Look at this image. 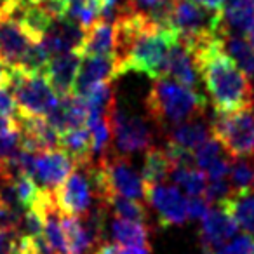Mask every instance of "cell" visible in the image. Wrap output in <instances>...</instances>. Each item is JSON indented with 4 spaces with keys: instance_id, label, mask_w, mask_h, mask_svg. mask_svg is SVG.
I'll use <instances>...</instances> for the list:
<instances>
[{
    "instance_id": "obj_9",
    "label": "cell",
    "mask_w": 254,
    "mask_h": 254,
    "mask_svg": "<svg viewBox=\"0 0 254 254\" xmlns=\"http://www.w3.org/2000/svg\"><path fill=\"white\" fill-rule=\"evenodd\" d=\"M73 167V159L61 148L44 150V152L35 153L32 178L42 190L54 191L66 180Z\"/></svg>"
},
{
    "instance_id": "obj_26",
    "label": "cell",
    "mask_w": 254,
    "mask_h": 254,
    "mask_svg": "<svg viewBox=\"0 0 254 254\" xmlns=\"http://www.w3.org/2000/svg\"><path fill=\"white\" fill-rule=\"evenodd\" d=\"M169 180L174 183V187H180L188 197L204 195L205 185H207L205 174L198 171L197 167L190 166H173Z\"/></svg>"
},
{
    "instance_id": "obj_32",
    "label": "cell",
    "mask_w": 254,
    "mask_h": 254,
    "mask_svg": "<svg viewBox=\"0 0 254 254\" xmlns=\"http://www.w3.org/2000/svg\"><path fill=\"white\" fill-rule=\"evenodd\" d=\"M19 212H16L12 207H9L2 197H0V232L2 230H16L19 221Z\"/></svg>"
},
{
    "instance_id": "obj_31",
    "label": "cell",
    "mask_w": 254,
    "mask_h": 254,
    "mask_svg": "<svg viewBox=\"0 0 254 254\" xmlns=\"http://www.w3.org/2000/svg\"><path fill=\"white\" fill-rule=\"evenodd\" d=\"M211 209V202L204 197V195H195V197L187 198V216L188 219H200Z\"/></svg>"
},
{
    "instance_id": "obj_35",
    "label": "cell",
    "mask_w": 254,
    "mask_h": 254,
    "mask_svg": "<svg viewBox=\"0 0 254 254\" xmlns=\"http://www.w3.org/2000/svg\"><path fill=\"white\" fill-rule=\"evenodd\" d=\"M117 254H152L150 247H117Z\"/></svg>"
},
{
    "instance_id": "obj_3",
    "label": "cell",
    "mask_w": 254,
    "mask_h": 254,
    "mask_svg": "<svg viewBox=\"0 0 254 254\" xmlns=\"http://www.w3.org/2000/svg\"><path fill=\"white\" fill-rule=\"evenodd\" d=\"M178 40V33L171 28H162L153 23L141 28L119 54V73L138 71L150 78L162 77L169 47Z\"/></svg>"
},
{
    "instance_id": "obj_2",
    "label": "cell",
    "mask_w": 254,
    "mask_h": 254,
    "mask_svg": "<svg viewBox=\"0 0 254 254\" xmlns=\"http://www.w3.org/2000/svg\"><path fill=\"white\" fill-rule=\"evenodd\" d=\"M145 108L159 131L166 132L176 124L205 115L207 98L169 77H157L145 99Z\"/></svg>"
},
{
    "instance_id": "obj_28",
    "label": "cell",
    "mask_w": 254,
    "mask_h": 254,
    "mask_svg": "<svg viewBox=\"0 0 254 254\" xmlns=\"http://www.w3.org/2000/svg\"><path fill=\"white\" fill-rule=\"evenodd\" d=\"M12 190H14V197L23 211L32 207L40 193V187L35 183V180H33L32 176H28V174H19V176H16L14 180H12Z\"/></svg>"
},
{
    "instance_id": "obj_10",
    "label": "cell",
    "mask_w": 254,
    "mask_h": 254,
    "mask_svg": "<svg viewBox=\"0 0 254 254\" xmlns=\"http://www.w3.org/2000/svg\"><path fill=\"white\" fill-rule=\"evenodd\" d=\"M237 230L239 226H237V221L233 219L228 207L223 202L214 204V207L209 209L207 214L202 218L200 242L204 253H209V251L226 244L230 239L235 237Z\"/></svg>"
},
{
    "instance_id": "obj_18",
    "label": "cell",
    "mask_w": 254,
    "mask_h": 254,
    "mask_svg": "<svg viewBox=\"0 0 254 254\" xmlns=\"http://www.w3.org/2000/svg\"><path fill=\"white\" fill-rule=\"evenodd\" d=\"M221 25L226 32L247 37L254 28V5L247 0H226L221 9Z\"/></svg>"
},
{
    "instance_id": "obj_4",
    "label": "cell",
    "mask_w": 254,
    "mask_h": 254,
    "mask_svg": "<svg viewBox=\"0 0 254 254\" xmlns=\"http://www.w3.org/2000/svg\"><path fill=\"white\" fill-rule=\"evenodd\" d=\"M211 134L221 143L230 159L254 157V110L219 113L209 120Z\"/></svg>"
},
{
    "instance_id": "obj_8",
    "label": "cell",
    "mask_w": 254,
    "mask_h": 254,
    "mask_svg": "<svg viewBox=\"0 0 254 254\" xmlns=\"http://www.w3.org/2000/svg\"><path fill=\"white\" fill-rule=\"evenodd\" d=\"M145 198L155 211L162 228L181 226L187 223V197L174 185H150L145 187Z\"/></svg>"
},
{
    "instance_id": "obj_5",
    "label": "cell",
    "mask_w": 254,
    "mask_h": 254,
    "mask_svg": "<svg viewBox=\"0 0 254 254\" xmlns=\"http://www.w3.org/2000/svg\"><path fill=\"white\" fill-rule=\"evenodd\" d=\"M9 89L14 94L21 115L46 117L60 101V96L42 73H28L12 68Z\"/></svg>"
},
{
    "instance_id": "obj_12",
    "label": "cell",
    "mask_w": 254,
    "mask_h": 254,
    "mask_svg": "<svg viewBox=\"0 0 254 254\" xmlns=\"http://www.w3.org/2000/svg\"><path fill=\"white\" fill-rule=\"evenodd\" d=\"M117 77H120V73L115 56H82L71 94L82 96L92 85L110 82Z\"/></svg>"
},
{
    "instance_id": "obj_29",
    "label": "cell",
    "mask_w": 254,
    "mask_h": 254,
    "mask_svg": "<svg viewBox=\"0 0 254 254\" xmlns=\"http://www.w3.org/2000/svg\"><path fill=\"white\" fill-rule=\"evenodd\" d=\"M223 152H225V148L221 146V143H219L214 136H211V138H207L202 145H198L197 148L193 150L195 167H197L198 171H204L205 173V169H207L212 162H216L219 157L225 155Z\"/></svg>"
},
{
    "instance_id": "obj_23",
    "label": "cell",
    "mask_w": 254,
    "mask_h": 254,
    "mask_svg": "<svg viewBox=\"0 0 254 254\" xmlns=\"http://www.w3.org/2000/svg\"><path fill=\"white\" fill-rule=\"evenodd\" d=\"M223 204L232 212L233 219L237 221V226L246 232L251 239H254V191H240L233 193L230 198L223 200Z\"/></svg>"
},
{
    "instance_id": "obj_24",
    "label": "cell",
    "mask_w": 254,
    "mask_h": 254,
    "mask_svg": "<svg viewBox=\"0 0 254 254\" xmlns=\"http://www.w3.org/2000/svg\"><path fill=\"white\" fill-rule=\"evenodd\" d=\"M61 228L66 240L68 254H91L94 251V244L89 239L78 216L61 214Z\"/></svg>"
},
{
    "instance_id": "obj_36",
    "label": "cell",
    "mask_w": 254,
    "mask_h": 254,
    "mask_svg": "<svg viewBox=\"0 0 254 254\" xmlns=\"http://www.w3.org/2000/svg\"><path fill=\"white\" fill-rule=\"evenodd\" d=\"M60 2H63L64 5H71V4H77V2H84V0H60Z\"/></svg>"
},
{
    "instance_id": "obj_22",
    "label": "cell",
    "mask_w": 254,
    "mask_h": 254,
    "mask_svg": "<svg viewBox=\"0 0 254 254\" xmlns=\"http://www.w3.org/2000/svg\"><path fill=\"white\" fill-rule=\"evenodd\" d=\"M112 239L127 247H150V228L146 223H136L129 219H112Z\"/></svg>"
},
{
    "instance_id": "obj_15",
    "label": "cell",
    "mask_w": 254,
    "mask_h": 254,
    "mask_svg": "<svg viewBox=\"0 0 254 254\" xmlns=\"http://www.w3.org/2000/svg\"><path fill=\"white\" fill-rule=\"evenodd\" d=\"M162 77H169L191 89H197L198 82H200L193 56L180 39L169 47L166 63H164Z\"/></svg>"
},
{
    "instance_id": "obj_7",
    "label": "cell",
    "mask_w": 254,
    "mask_h": 254,
    "mask_svg": "<svg viewBox=\"0 0 254 254\" xmlns=\"http://www.w3.org/2000/svg\"><path fill=\"white\" fill-rule=\"evenodd\" d=\"M91 164L75 166L66 180L53 191L56 207L61 214L82 216L94 205L96 193L91 178Z\"/></svg>"
},
{
    "instance_id": "obj_37",
    "label": "cell",
    "mask_w": 254,
    "mask_h": 254,
    "mask_svg": "<svg viewBox=\"0 0 254 254\" xmlns=\"http://www.w3.org/2000/svg\"><path fill=\"white\" fill-rule=\"evenodd\" d=\"M9 122H11V120L4 119V117H0V129H2V127H4V126H7Z\"/></svg>"
},
{
    "instance_id": "obj_27",
    "label": "cell",
    "mask_w": 254,
    "mask_h": 254,
    "mask_svg": "<svg viewBox=\"0 0 254 254\" xmlns=\"http://www.w3.org/2000/svg\"><path fill=\"white\" fill-rule=\"evenodd\" d=\"M228 181L233 193L247 191L254 188V157L232 159Z\"/></svg>"
},
{
    "instance_id": "obj_21",
    "label": "cell",
    "mask_w": 254,
    "mask_h": 254,
    "mask_svg": "<svg viewBox=\"0 0 254 254\" xmlns=\"http://www.w3.org/2000/svg\"><path fill=\"white\" fill-rule=\"evenodd\" d=\"M171 169H173V162H171L166 148L152 145L145 152V162H143L141 169L143 185L150 187V185L164 183L166 180H169Z\"/></svg>"
},
{
    "instance_id": "obj_40",
    "label": "cell",
    "mask_w": 254,
    "mask_h": 254,
    "mask_svg": "<svg viewBox=\"0 0 254 254\" xmlns=\"http://www.w3.org/2000/svg\"><path fill=\"white\" fill-rule=\"evenodd\" d=\"M247 2H251V4H253V5H254V0H247Z\"/></svg>"
},
{
    "instance_id": "obj_6",
    "label": "cell",
    "mask_w": 254,
    "mask_h": 254,
    "mask_svg": "<svg viewBox=\"0 0 254 254\" xmlns=\"http://www.w3.org/2000/svg\"><path fill=\"white\" fill-rule=\"evenodd\" d=\"M112 127V150L120 155L131 157L134 153L146 152L153 145V131L146 119L120 110L117 103L108 113Z\"/></svg>"
},
{
    "instance_id": "obj_20",
    "label": "cell",
    "mask_w": 254,
    "mask_h": 254,
    "mask_svg": "<svg viewBox=\"0 0 254 254\" xmlns=\"http://www.w3.org/2000/svg\"><path fill=\"white\" fill-rule=\"evenodd\" d=\"M60 148L73 159L75 166L92 162L91 132L87 127H75L60 134Z\"/></svg>"
},
{
    "instance_id": "obj_33",
    "label": "cell",
    "mask_w": 254,
    "mask_h": 254,
    "mask_svg": "<svg viewBox=\"0 0 254 254\" xmlns=\"http://www.w3.org/2000/svg\"><path fill=\"white\" fill-rule=\"evenodd\" d=\"M11 77H12V68L0 60V87H7L11 84Z\"/></svg>"
},
{
    "instance_id": "obj_11",
    "label": "cell",
    "mask_w": 254,
    "mask_h": 254,
    "mask_svg": "<svg viewBox=\"0 0 254 254\" xmlns=\"http://www.w3.org/2000/svg\"><path fill=\"white\" fill-rule=\"evenodd\" d=\"M84 37L85 30L80 25H77L73 19L63 16V18L54 19L51 28L42 37L40 44H42L44 49L47 51V54L51 58L56 56V54L73 53V51L80 53Z\"/></svg>"
},
{
    "instance_id": "obj_30",
    "label": "cell",
    "mask_w": 254,
    "mask_h": 254,
    "mask_svg": "<svg viewBox=\"0 0 254 254\" xmlns=\"http://www.w3.org/2000/svg\"><path fill=\"white\" fill-rule=\"evenodd\" d=\"M19 115L18 103L12 94V91L7 87H0V117H4L7 120H16Z\"/></svg>"
},
{
    "instance_id": "obj_34",
    "label": "cell",
    "mask_w": 254,
    "mask_h": 254,
    "mask_svg": "<svg viewBox=\"0 0 254 254\" xmlns=\"http://www.w3.org/2000/svg\"><path fill=\"white\" fill-rule=\"evenodd\" d=\"M191 2L202 5V7L212 9V11H221L223 5L226 4V0H191Z\"/></svg>"
},
{
    "instance_id": "obj_16",
    "label": "cell",
    "mask_w": 254,
    "mask_h": 254,
    "mask_svg": "<svg viewBox=\"0 0 254 254\" xmlns=\"http://www.w3.org/2000/svg\"><path fill=\"white\" fill-rule=\"evenodd\" d=\"M117 30L113 19L98 18L85 30L80 47L82 56H115Z\"/></svg>"
},
{
    "instance_id": "obj_41",
    "label": "cell",
    "mask_w": 254,
    "mask_h": 254,
    "mask_svg": "<svg viewBox=\"0 0 254 254\" xmlns=\"http://www.w3.org/2000/svg\"><path fill=\"white\" fill-rule=\"evenodd\" d=\"M253 254H254V251H253Z\"/></svg>"
},
{
    "instance_id": "obj_17",
    "label": "cell",
    "mask_w": 254,
    "mask_h": 254,
    "mask_svg": "<svg viewBox=\"0 0 254 254\" xmlns=\"http://www.w3.org/2000/svg\"><path fill=\"white\" fill-rule=\"evenodd\" d=\"M167 143L180 146L188 152H193L198 145L205 141L207 138H211V124L205 119V115L193 117L190 120H185L181 124L169 127L166 132Z\"/></svg>"
},
{
    "instance_id": "obj_13",
    "label": "cell",
    "mask_w": 254,
    "mask_h": 254,
    "mask_svg": "<svg viewBox=\"0 0 254 254\" xmlns=\"http://www.w3.org/2000/svg\"><path fill=\"white\" fill-rule=\"evenodd\" d=\"M32 44L12 16H0V60L11 68H19Z\"/></svg>"
},
{
    "instance_id": "obj_25",
    "label": "cell",
    "mask_w": 254,
    "mask_h": 254,
    "mask_svg": "<svg viewBox=\"0 0 254 254\" xmlns=\"http://www.w3.org/2000/svg\"><path fill=\"white\" fill-rule=\"evenodd\" d=\"M99 204L105 205L108 214H112L113 218L129 219V221L136 223H148V211L139 200L120 197V195H110Z\"/></svg>"
},
{
    "instance_id": "obj_19",
    "label": "cell",
    "mask_w": 254,
    "mask_h": 254,
    "mask_svg": "<svg viewBox=\"0 0 254 254\" xmlns=\"http://www.w3.org/2000/svg\"><path fill=\"white\" fill-rule=\"evenodd\" d=\"M221 46L223 51L237 63V66L249 78H254V46L246 35L221 30Z\"/></svg>"
},
{
    "instance_id": "obj_39",
    "label": "cell",
    "mask_w": 254,
    "mask_h": 254,
    "mask_svg": "<svg viewBox=\"0 0 254 254\" xmlns=\"http://www.w3.org/2000/svg\"><path fill=\"white\" fill-rule=\"evenodd\" d=\"M26 2H30V4H44L47 0H26Z\"/></svg>"
},
{
    "instance_id": "obj_38",
    "label": "cell",
    "mask_w": 254,
    "mask_h": 254,
    "mask_svg": "<svg viewBox=\"0 0 254 254\" xmlns=\"http://www.w3.org/2000/svg\"><path fill=\"white\" fill-rule=\"evenodd\" d=\"M247 39H249L251 42H253V46H254V28H253V30H251V32H249V35H247Z\"/></svg>"
},
{
    "instance_id": "obj_14",
    "label": "cell",
    "mask_w": 254,
    "mask_h": 254,
    "mask_svg": "<svg viewBox=\"0 0 254 254\" xmlns=\"http://www.w3.org/2000/svg\"><path fill=\"white\" fill-rule=\"evenodd\" d=\"M82 54L73 51V53H64L51 56L44 70V77L51 84L58 96H68L73 92L75 78L80 66Z\"/></svg>"
},
{
    "instance_id": "obj_1",
    "label": "cell",
    "mask_w": 254,
    "mask_h": 254,
    "mask_svg": "<svg viewBox=\"0 0 254 254\" xmlns=\"http://www.w3.org/2000/svg\"><path fill=\"white\" fill-rule=\"evenodd\" d=\"M190 53L214 112L230 113L253 108V84L235 61L223 51L221 37L202 44Z\"/></svg>"
}]
</instances>
